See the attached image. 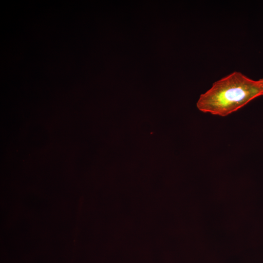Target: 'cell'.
Returning a JSON list of instances; mask_svg holds the SVG:
<instances>
[{
	"mask_svg": "<svg viewBox=\"0 0 263 263\" xmlns=\"http://www.w3.org/2000/svg\"><path fill=\"white\" fill-rule=\"evenodd\" d=\"M259 80H260V82H261L262 86L263 89V77L262 78H261V79H260Z\"/></svg>",
	"mask_w": 263,
	"mask_h": 263,
	"instance_id": "cell-2",
	"label": "cell"
},
{
	"mask_svg": "<svg viewBox=\"0 0 263 263\" xmlns=\"http://www.w3.org/2000/svg\"><path fill=\"white\" fill-rule=\"evenodd\" d=\"M261 95L263 89L260 80L235 71L214 82L200 95L196 106L204 113L226 116Z\"/></svg>",
	"mask_w": 263,
	"mask_h": 263,
	"instance_id": "cell-1",
	"label": "cell"
}]
</instances>
